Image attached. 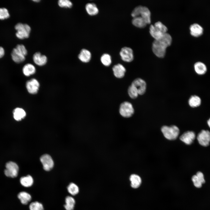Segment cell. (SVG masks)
<instances>
[{
	"label": "cell",
	"mask_w": 210,
	"mask_h": 210,
	"mask_svg": "<svg viewBox=\"0 0 210 210\" xmlns=\"http://www.w3.org/2000/svg\"><path fill=\"white\" fill-rule=\"evenodd\" d=\"M27 54V51L23 44L17 45L12 50L11 55L12 60L17 63L23 62Z\"/></svg>",
	"instance_id": "obj_3"
},
{
	"label": "cell",
	"mask_w": 210,
	"mask_h": 210,
	"mask_svg": "<svg viewBox=\"0 0 210 210\" xmlns=\"http://www.w3.org/2000/svg\"><path fill=\"white\" fill-rule=\"evenodd\" d=\"M43 169L46 171L51 169L54 166V162L51 157L47 154L42 155L40 158Z\"/></svg>",
	"instance_id": "obj_13"
},
{
	"label": "cell",
	"mask_w": 210,
	"mask_h": 210,
	"mask_svg": "<svg viewBox=\"0 0 210 210\" xmlns=\"http://www.w3.org/2000/svg\"><path fill=\"white\" fill-rule=\"evenodd\" d=\"M112 70L114 76L118 78L123 77L126 71L125 67L120 64L114 65L113 67Z\"/></svg>",
	"instance_id": "obj_15"
},
{
	"label": "cell",
	"mask_w": 210,
	"mask_h": 210,
	"mask_svg": "<svg viewBox=\"0 0 210 210\" xmlns=\"http://www.w3.org/2000/svg\"><path fill=\"white\" fill-rule=\"evenodd\" d=\"M131 186L134 188H137L140 186L141 182V177L136 174H132L130 178Z\"/></svg>",
	"instance_id": "obj_22"
},
{
	"label": "cell",
	"mask_w": 210,
	"mask_h": 210,
	"mask_svg": "<svg viewBox=\"0 0 210 210\" xmlns=\"http://www.w3.org/2000/svg\"><path fill=\"white\" fill-rule=\"evenodd\" d=\"M132 23L135 26L139 28L144 27L147 24L146 20L139 16L133 18Z\"/></svg>",
	"instance_id": "obj_24"
},
{
	"label": "cell",
	"mask_w": 210,
	"mask_h": 210,
	"mask_svg": "<svg viewBox=\"0 0 210 210\" xmlns=\"http://www.w3.org/2000/svg\"><path fill=\"white\" fill-rule=\"evenodd\" d=\"M119 111L122 116L125 118H129L133 115L134 111L132 104L129 102L125 101L120 104Z\"/></svg>",
	"instance_id": "obj_7"
},
{
	"label": "cell",
	"mask_w": 210,
	"mask_h": 210,
	"mask_svg": "<svg viewBox=\"0 0 210 210\" xmlns=\"http://www.w3.org/2000/svg\"><path fill=\"white\" fill-rule=\"evenodd\" d=\"M194 69L196 73L200 75L205 74L207 70L205 64L201 62H197L194 64Z\"/></svg>",
	"instance_id": "obj_19"
},
{
	"label": "cell",
	"mask_w": 210,
	"mask_h": 210,
	"mask_svg": "<svg viewBox=\"0 0 210 210\" xmlns=\"http://www.w3.org/2000/svg\"><path fill=\"white\" fill-rule=\"evenodd\" d=\"M120 55L122 59L127 62H131L134 59L133 51L129 47L122 48L120 51Z\"/></svg>",
	"instance_id": "obj_11"
},
{
	"label": "cell",
	"mask_w": 210,
	"mask_h": 210,
	"mask_svg": "<svg viewBox=\"0 0 210 210\" xmlns=\"http://www.w3.org/2000/svg\"><path fill=\"white\" fill-rule=\"evenodd\" d=\"M197 139L199 144L204 146H208L210 142V132L202 130L198 134Z\"/></svg>",
	"instance_id": "obj_10"
},
{
	"label": "cell",
	"mask_w": 210,
	"mask_h": 210,
	"mask_svg": "<svg viewBox=\"0 0 210 210\" xmlns=\"http://www.w3.org/2000/svg\"><path fill=\"white\" fill-rule=\"evenodd\" d=\"M127 91L129 96L132 99H135L137 98L139 95L137 90L131 85L129 87Z\"/></svg>",
	"instance_id": "obj_31"
},
{
	"label": "cell",
	"mask_w": 210,
	"mask_h": 210,
	"mask_svg": "<svg viewBox=\"0 0 210 210\" xmlns=\"http://www.w3.org/2000/svg\"><path fill=\"white\" fill-rule=\"evenodd\" d=\"M5 51L4 48L0 46V58L2 57L4 55Z\"/></svg>",
	"instance_id": "obj_37"
},
{
	"label": "cell",
	"mask_w": 210,
	"mask_h": 210,
	"mask_svg": "<svg viewBox=\"0 0 210 210\" xmlns=\"http://www.w3.org/2000/svg\"><path fill=\"white\" fill-rule=\"evenodd\" d=\"M85 8L87 13L90 15H95L98 13L99 9L94 3H87L85 5Z\"/></svg>",
	"instance_id": "obj_26"
},
{
	"label": "cell",
	"mask_w": 210,
	"mask_h": 210,
	"mask_svg": "<svg viewBox=\"0 0 210 210\" xmlns=\"http://www.w3.org/2000/svg\"><path fill=\"white\" fill-rule=\"evenodd\" d=\"M167 27L161 22L158 21L154 24H151L149 27V32L151 36L155 39H158L161 38L167 31Z\"/></svg>",
	"instance_id": "obj_2"
},
{
	"label": "cell",
	"mask_w": 210,
	"mask_h": 210,
	"mask_svg": "<svg viewBox=\"0 0 210 210\" xmlns=\"http://www.w3.org/2000/svg\"><path fill=\"white\" fill-rule=\"evenodd\" d=\"M190 33L191 35L198 37L202 35L203 32V29L202 27L197 23H194L190 27Z\"/></svg>",
	"instance_id": "obj_17"
},
{
	"label": "cell",
	"mask_w": 210,
	"mask_h": 210,
	"mask_svg": "<svg viewBox=\"0 0 210 210\" xmlns=\"http://www.w3.org/2000/svg\"><path fill=\"white\" fill-rule=\"evenodd\" d=\"M10 15L8 10L6 8H0V19L3 20L9 17Z\"/></svg>",
	"instance_id": "obj_34"
},
{
	"label": "cell",
	"mask_w": 210,
	"mask_h": 210,
	"mask_svg": "<svg viewBox=\"0 0 210 210\" xmlns=\"http://www.w3.org/2000/svg\"><path fill=\"white\" fill-rule=\"evenodd\" d=\"M58 4L59 6L62 8H70L73 6L72 2L69 0H59Z\"/></svg>",
	"instance_id": "obj_33"
},
{
	"label": "cell",
	"mask_w": 210,
	"mask_h": 210,
	"mask_svg": "<svg viewBox=\"0 0 210 210\" xmlns=\"http://www.w3.org/2000/svg\"><path fill=\"white\" fill-rule=\"evenodd\" d=\"M172 40L171 36L167 32L160 38L155 40L152 45V49L154 54L159 57H163L166 48L170 45Z\"/></svg>",
	"instance_id": "obj_1"
},
{
	"label": "cell",
	"mask_w": 210,
	"mask_h": 210,
	"mask_svg": "<svg viewBox=\"0 0 210 210\" xmlns=\"http://www.w3.org/2000/svg\"><path fill=\"white\" fill-rule=\"evenodd\" d=\"M4 174L7 177L15 178L18 176L19 167L17 164L13 162H9L6 164Z\"/></svg>",
	"instance_id": "obj_8"
},
{
	"label": "cell",
	"mask_w": 210,
	"mask_h": 210,
	"mask_svg": "<svg viewBox=\"0 0 210 210\" xmlns=\"http://www.w3.org/2000/svg\"><path fill=\"white\" fill-rule=\"evenodd\" d=\"M40 0H33V1L36 2H38L39 1H40Z\"/></svg>",
	"instance_id": "obj_39"
},
{
	"label": "cell",
	"mask_w": 210,
	"mask_h": 210,
	"mask_svg": "<svg viewBox=\"0 0 210 210\" xmlns=\"http://www.w3.org/2000/svg\"><path fill=\"white\" fill-rule=\"evenodd\" d=\"M131 15L133 18L140 16L146 21L147 24L151 22V13L147 7L141 5L135 7L131 13Z\"/></svg>",
	"instance_id": "obj_4"
},
{
	"label": "cell",
	"mask_w": 210,
	"mask_h": 210,
	"mask_svg": "<svg viewBox=\"0 0 210 210\" xmlns=\"http://www.w3.org/2000/svg\"><path fill=\"white\" fill-rule=\"evenodd\" d=\"M196 175L202 184L204 183H205L204 176L202 172H197Z\"/></svg>",
	"instance_id": "obj_36"
},
{
	"label": "cell",
	"mask_w": 210,
	"mask_h": 210,
	"mask_svg": "<svg viewBox=\"0 0 210 210\" xmlns=\"http://www.w3.org/2000/svg\"><path fill=\"white\" fill-rule=\"evenodd\" d=\"M68 192L72 195H77L79 192L78 186L75 183H71L69 184L67 187Z\"/></svg>",
	"instance_id": "obj_30"
},
{
	"label": "cell",
	"mask_w": 210,
	"mask_h": 210,
	"mask_svg": "<svg viewBox=\"0 0 210 210\" xmlns=\"http://www.w3.org/2000/svg\"><path fill=\"white\" fill-rule=\"evenodd\" d=\"M207 122V124H208V125L209 126L210 128V118L208 120Z\"/></svg>",
	"instance_id": "obj_38"
},
{
	"label": "cell",
	"mask_w": 210,
	"mask_h": 210,
	"mask_svg": "<svg viewBox=\"0 0 210 210\" xmlns=\"http://www.w3.org/2000/svg\"><path fill=\"white\" fill-rule=\"evenodd\" d=\"M201 100L198 96L196 95H192L188 100V103L191 107L195 108L199 106L201 104Z\"/></svg>",
	"instance_id": "obj_23"
},
{
	"label": "cell",
	"mask_w": 210,
	"mask_h": 210,
	"mask_svg": "<svg viewBox=\"0 0 210 210\" xmlns=\"http://www.w3.org/2000/svg\"><path fill=\"white\" fill-rule=\"evenodd\" d=\"M131 85L136 89L139 95H142L145 93L147 84L143 79L140 78H136L132 81Z\"/></svg>",
	"instance_id": "obj_9"
},
{
	"label": "cell",
	"mask_w": 210,
	"mask_h": 210,
	"mask_svg": "<svg viewBox=\"0 0 210 210\" xmlns=\"http://www.w3.org/2000/svg\"><path fill=\"white\" fill-rule=\"evenodd\" d=\"M15 28L17 31L16 35L19 39H22L29 37L31 28L28 24L18 23L15 25Z\"/></svg>",
	"instance_id": "obj_5"
},
{
	"label": "cell",
	"mask_w": 210,
	"mask_h": 210,
	"mask_svg": "<svg viewBox=\"0 0 210 210\" xmlns=\"http://www.w3.org/2000/svg\"><path fill=\"white\" fill-rule=\"evenodd\" d=\"M33 60L34 63L39 66L45 65L47 61L46 56L39 52H36L33 55Z\"/></svg>",
	"instance_id": "obj_16"
},
{
	"label": "cell",
	"mask_w": 210,
	"mask_h": 210,
	"mask_svg": "<svg viewBox=\"0 0 210 210\" xmlns=\"http://www.w3.org/2000/svg\"><path fill=\"white\" fill-rule=\"evenodd\" d=\"M78 57L81 62L87 63L91 60V54L89 50L85 49H83L80 51Z\"/></svg>",
	"instance_id": "obj_18"
},
{
	"label": "cell",
	"mask_w": 210,
	"mask_h": 210,
	"mask_svg": "<svg viewBox=\"0 0 210 210\" xmlns=\"http://www.w3.org/2000/svg\"><path fill=\"white\" fill-rule=\"evenodd\" d=\"M30 210H43V206L41 203L36 201L32 202L29 206Z\"/></svg>",
	"instance_id": "obj_32"
},
{
	"label": "cell",
	"mask_w": 210,
	"mask_h": 210,
	"mask_svg": "<svg viewBox=\"0 0 210 210\" xmlns=\"http://www.w3.org/2000/svg\"><path fill=\"white\" fill-rule=\"evenodd\" d=\"M195 137V133L193 131H188L183 133L180 137V139L186 144L190 145Z\"/></svg>",
	"instance_id": "obj_14"
},
{
	"label": "cell",
	"mask_w": 210,
	"mask_h": 210,
	"mask_svg": "<svg viewBox=\"0 0 210 210\" xmlns=\"http://www.w3.org/2000/svg\"><path fill=\"white\" fill-rule=\"evenodd\" d=\"M13 117L16 120L19 121L24 118L26 116L25 111L22 108H17L13 112Z\"/></svg>",
	"instance_id": "obj_20"
},
{
	"label": "cell",
	"mask_w": 210,
	"mask_h": 210,
	"mask_svg": "<svg viewBox=\"0 0 210 210\" xmlns=\"http://www.w3.org/2000/svg\"><path fill=\"white\" fill-rule=\"evenodd\" d=\"M36 71L35 67L34 65L30 63H28L25 65L22 69L23 74L27 76H29L34 74Z\"/></svg>",
	"instance_id": "obj_21"
},
{
	"label": "cell",
	"mask_w": 210,
	"mask_h": 210,
	"mask_svg": "<svg viewBox=\"0 0 210 210\" xmlns=\"http://www.w3.org/2000/svg\"><path fill=\"white\" fill-rule=\"evenodd\" d=\"M26 86L28 92L30 94H35L38 91L40 84L37 80L33 78L27 82Z\"/></svg>",
	"instance_id": "obj_12"
},
{
	"label": "cell",
	"mask_w": 210,
	"mask_h": 210,
	"mask_svg": "<svg viewBox=\"0 0 210 210\" xmlns=\"http://www.w3.org/2000/svg\"><path fill=\"white\" fill-rule=\"evenodd\" d=\"M65 204L64 206L66 210H73L75 204V201L73 197L67 196L65 198Z\"/></svg>",
	"instance_id": "obj_28"
},
{
	"label": "cell",
	"mask_w": 210,
	"mask_h": 210,
	"mask_svg": "<svg viewBox=\"0 0 210 210\" xmlns=\"http://www.w3.org/2000/svg\"><path fill=\"white\" fill-rule=\"evenodd\" d=\"M18 197L23 204L26 205L30 202L32 199V197L29 193L24 191L20 192L18 195Z\"/></svg>",
	"instance_id": "obj_25"
},
{
	"label": "cell",
	"mask_w": 210,
	"mask_h": 210,
	"mask_svg": "<svg viewBox=\"0 0 210 210\" xmlns=\"http://www.w3.org/2000/svg\"><path fill=\"white\" fill-rule=\"evenodd\" d=\"M192 180L195 187L200 188L202 187V184L196 175L192 176Z\"/></svg>",
	"instance_id": "obj_35"
},
{
	"label": "cell",
	"mask_w": 210,
	"mask_h": 210,
	"mask_svg": "<svg viewBox=\"0 0 210 210\" xmlns=\"http://www.w3.org/2000/svg\"><path fill=\"white\" fill-rule=\"evenodd\" d=\"M20 182L21 184L23 186L29 187L32 185L34 183V180L31 176L28 175L21 177L20 179Z\"/></svg>",
	"instance_id": "obj_27"
},
{
	"label": "cell",
	"mask_w": 210,
	"mask_h": 210,
	"mask_svg": "<svg viewBox=\"0 0 210 210\" xmlns=\"http://www.w3.org/2000/svg\"><path fill=\"white\" fill-rule=\"evenodd\" d=\"M161 130L164 136L169 140L176 139L179 133L178 127L174 125L170 126H164L162 127Z\"/></svg>",
	"instance_id": "obj_6"
},
{
	"label": "cell",
	"mask_w": 210,
	"mask_h": 210,
	"mask_svg": "<svg viewBox=\"0 0 210 210\" xmlns=\"http://www.w3.org/2000/svg\"><path fill=\"white\" fill-rule=\"evenodd\" d=\"M100 60L102 63L105 66H109L111 63V57L110 55L108 53H104L101 56Z\"/></svg>",
	"instance_id": "obj_29"
}]
</instances>
